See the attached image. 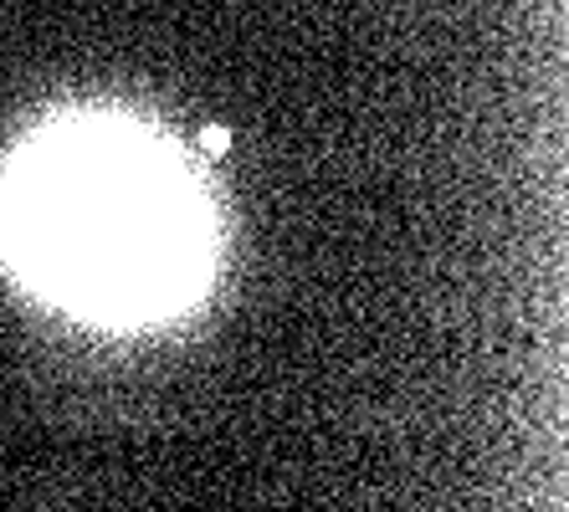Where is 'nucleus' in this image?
Returning a JSON list of instances; mask_svg holds the SVG:
<instances>
[{"label":"nucleus","mask_w":569,"mask_h":512,"mask_svg":"<svg viewBox=\"0 0 569 512\" xmlns=\"http://www.w3.org/2000/svg\"><path fill=\"white\" fill-rule=\"evenodd\" d=\"M11 241L57 298L98 313H144L196 282L200 211L154 149L119 133H72L31 149L21 164Z\"/></svg>","instance_id":"nucleus-1"}]
</instances>
